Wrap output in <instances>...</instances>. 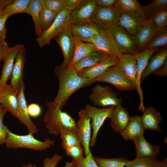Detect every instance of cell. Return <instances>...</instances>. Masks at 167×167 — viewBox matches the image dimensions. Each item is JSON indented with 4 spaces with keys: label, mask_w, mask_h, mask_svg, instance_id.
I'll use <instances>...</instances> for the list:
<instances>
[{
    "label": "cell",
    "mask_w": 167,
    "mask_h": 167,
    "mask_svg": "<svg viewBox=\"0 0 167 167\" xmlns=\"http://www.w3.org/2000/svg\"><path fill=\"white\" fill-rule=\"evenodd\" d=\"M22 45L17 44L8 49L3 59V64L0 78V85L6 84L10 79L16 57Z\"/></svg>",
    "instance_id": "22"
},
{
    "label": "cell",
    "mask_w": 167,
    "mask_h": 167,
    "mask_svg": "<svg viewBox=\"0 0 167 167\" xmlns=\"http://www.w3.org/2000/svg\"><path fill=\"white\" fill-rule=\"evenodd\" d=\"M131 117L127 109L121 104L115 107L109 118L113 131L121 133L127 126Z\"/></svg>",
    "instance_id": "21"
},
{
    "label": "cell",
    "mask_w": 167,
    "mask_h": 167,
    "mask_svg": "<svg viewBox=\"0 0 167 167\" xmlns=\"http://www.w3.org/2000/svg\"><path fill=\"white\" fill-rule=\"evenodd\" d=\"M146 21L158 30L166 29L167 7L163 8L148 18Z\"/></svg>",
    "instance_id": "34"
},
{
    "label": "cell",
    "mask_w": 167,
    "mask_h": 167,
    "mask_svg": "<svg viewBox=\"0 0 167 167\" xmlns=\"http://www.w3.org/2000/svg\"><path fill=\"white\" fill-rule=\"evenodd\" d=\"M4 143L8 148L17 149L26 148L34 150L43 151L55 144V141L49 138L43 141L35 139L31 133L19 135L14 134L9 130Z\"/></svg>",
    "instance_id": "3"
},
{
    "label": "cell",
    "mask_w": 167,
    "mask_h": 167,
    "mask_svg": "<svg viewBox=\"0 0 167 167\" xmlns=\"http://www.w3.org/2000/svg\"><path fill=\"white\" fill-rule=\"evenodd\" d=\"M135 147L136 157H149L156 158L160 152V147L150 143L142 135L133 139Z\"/></svg>",
    "instance_id": "25"
},
{
    "label": "cell",
    "mask_w": 167,
    "mask_h": 167,
    "mask_svg": "<svg viewBox=\"0 0 167 167\" xmlns=\"http://www.w3.org/2000/svg\"><path fill=\"white\" fill-rule=\"evenodd\" d=\"M72 33L75 40V50L72 61L67 66L69 68L72 67L90 53L96 50L92 44L82 41L75 34Z\"/></svg>",
    "instance_id": "29"
},
{
    "label": "cell",
    "mask_w": 167,
    "mask_h": 167,
    "mask_svg": "<svg viewBox=\"0 0 167 167\" xmlns=\"http://www.w3.org/2000/svg\"><path fill=\"white\" fill-rule=\"evenodd\" d=\"M2 11L3 10H0V15H1V14H2Z\"/></svg>",
    "instance_id": "58"
},
{
    "label": "cell",
    "mask_w": 167,
    "mask_h": 167,
    "mask_svg": "<svg viewBox=\"0 0 167 167\" xmlns=\"http://www.w3.org/2000/svg\"><path fill=\"white\" fill-rule=\"evenodd\" d=\"M145 130L140 120V117L136 115L131 116L130 121L125 129L121 133L125 140H131L143 135Z\"/></svg>",
    "instance_id": "31"
},
{
    "label": "cell",
    "mask_w": 167,
    "mask_h": 167,
    "mask_svg": "<svg viewBox=\"0 0 167 167\" xmlns=\"http://www.w3.org/2000/svg\"><path fill=\"white\" fill-rule=\"evenodd\" d=\"M111 56L102 52L93 51L81 59L72 67L78 73L81 71L92 67Z\"/></svg>",
    "instance_id": "28"
},
{
    "label": "cell",
    "mask_w": 167,
    "mask_h": 167,
    "mask_svg": "<svg viewBox=\"0 0 167 167\" xmlns=\"http://www.w3.org/2000/svg\"><path fill=\"white\" fill-rule=\"evenodd\" d=\"M54 38L62 49L63 61L62 64L67 66L71 63L74 53L75 40L74 36L70 28H65Z\"/></svg>",
    "instance_id": "11"
},
{
    "label": "cell",
    "mask_w": 167,
    "mask_h": 167,
    "mask_svg": "<svg viewBox=\"0 0 167 167\" xmlns=\"http://www.w3.org/2000/svg\"><path fill=\"white\" fill-rule=\"evenodd\" d=\"M25 88L24 83L23 82L18 93L15 117L18 118L21 123L27 127L29 133L33 135L38 133V131L28 114V106L24 95Z\"/></svg>",
    "instance_id": "13"
},
{
    "label": "cell",
    "mask_w": 167,
    "mask_h": 167,
    "mask_svg": "<svg viewBox=\"0 0 167 167\" xmlns=\"http://www.w3.org/2000/svg\"><path fill=\"white\" fill-rule=\"evenodd\" d=\"M14 0H0V10H4L6 6Z\"/></svg>",
    "instance_id": "52"
},
{
    "label": "cell",
    "mask_w": 167,
    "mask_h": 167,
    "mask_svg": "<svg viewBox=\"0 0 167 167\" xmlns=\"http://www.w3.org/2000/svg\"><path fill=\"white\" fill-rule=\"evenodd\" d=\"M78 115L79 118L76 122V132L86 156L91 151L90 144L92 137L91 119L85 108L79 110Z\"/></svg>",
    "instance_id": "10"
},
{
    "label": "cell",
    "mask_w": 167,
    "mask_h": 167,
    "mask_svg": "<svg viewBox=\"0 0 167 167\" xmlns=\"http://www.w3.org/2000/svg\"><path fill=\"white\" fill-rule=\"evenodd\" d=\"M44 122L49 133L56 136L63 130L76 132L75 120L66 112L59 108L48 109L44 114Z\"/></svg>",
    "instance_id": "2"
},
{
    "label": "cell",
    "mask_w": 167,
    "mask_h": 167,
    "mask_svg": "<svg viewBox=\"0 0 167 167\" xmlns=\"http://www.w3.org/2000/svg\"><path fill=\"white\" fill-rule=\"evenodd\" d=\"M167 0H154L145 6H141L143 13L146 18L160 10L167 7Z\"/></svg>",
    "instance_id": "39"
},
{
    "label": "cell",
    "mask_w": 167,
    "mask_h": 167,
    "mask_svg": "<svg viewBox=\"0 0 167 167\" xmlns=\"http://www.w3.org/2000/svg\"><path fill=\"white\" fill-rule=\"evenodd\" d=\"M5 42V40H3L0 38V45H1Z\"/></svg>",
    "instance_id": "56"
},
{
    "label": "cell",
    "mask_w": 167,
    "mask_h": 167,
    "mask_svg": "<svg viewBox=\"0 0 167 167\" xmlns=\"http://www.w3.org/2000/svg\"><path fill=\"white\" fill-rule=\"evenodd\" d=\"M164 161V166L163 167H167V159L166 158H165V160L163 161Z\"/></svg>",
    "instance_id": "55"
},
{
    "label": "cell",
    "mask_w": 167,
    "mask_h": 167,
    "mask_svg": "<svg viewBox=\"0 0 167 167\" xmlns=\"http://www.w3.org/2000/svg\"><path fill=\"white\" fill-rule=\"evenodd\" d=\"M70 29L81 41L99 35L105 31L91 21L71 24Z\"/></svg>",
    "instance_id": "23"
},
{
    "label": "cell",
    "mask_w": 167,
    "mask_h": 167,
    "mask_svg": "<svg viewBox=\"0 0 167 167\" xmlns=\"http://www.w3.org/2000/svg\"><path fill=\"white\" fill-rule=\"evenodd\" d=\"M6 112L0 103V145L4 143L9 130L7 127L4 125L3 122Z\"/></svg>",
    "instance_id": "43"
},
{
    "label": "cell",
    "mask_w": 167,
    "mask_h": 167,
    "mask_svg": "<svg viewBox=\"0 0 167 167\" xmlns=\"http://www.w3.org/2000/svg\"><path fill=\"white\" fill-rule=\"evenodd\" d=\"M118 65L127 79L137 88V61L135 55L123 54L119 59Z\"/></svg>",
    "instance_id": "18"
},
{
    "label": "cell",
    "mask_w": 167,
    "mask_h": 167,
    "mask_svg": "<svg viewBox=\"0 0 167 167\" xmlns=\"http://www.w3.org/2000/svg\"><path fill=\"white\" fill-rule=\"evenodd\" d=\"M66 154L74 160L83 157V149L81 144L76 145L70 147L65 150Z\"/></svg>",
    "instance_id": "44"
},
{
    "label": "cell",
    "mask_w": 167,
    "mask_h": 167,
    "mask_svg": "<svg viewBox=\"0 0 167 167\" xmlns=\"http://www.w3.org/2000/svg\"><path fill=\"white\" fill-rule=\"evenodd\" d=\"M83 0H65V9L72 11L82 2Z\"/></svg>",
    "instance_id": "48"
},
{
    "label": "cell",
    "mask_w": 167,
    "mask_h": 167,
    "mask_svg": "<svg viewBox=\"0 0 167 167\" xmlns=\"http://www.w3.org/2000/svg\"><path fill=\"white\" fill-rule=\"evenodd\" d=\"M65 167H76L73 162L71 161L70 162H66V163Z\"/></svg>",
    "instance_id": "53"
},
{
    "label": "cell",
    "mask_w": 167,
    "mask_h": 167,
    "mask_svg": "<svg viewBox=\"0 0 167 167\" xmlns=\"http://www.w3.org/2000/svg\"><path fill=\"white\" fill-rule=\"evenodd\" d=\"M45 7L58 14L65 9V0H44Z\"/></svg>",
    "instance_id": "42"
},
{
    "label": "cell",
    "mask_w": 167,
    "mask_h": 167,
    "mask_svg": "<svg viewBox=\"0 0 167 167\" xmlns=\"http://www.w3.org/2000/svg\"><path fill=\"white\" fill-rule=\"evenodd\" d=\"M30 0H14L2 11L10 17L16 14H28V6Z\"/></svg>",
    "instance_id": "32"
},
{
    "label": "cell",
    "mask_w": 167,
    "mask_h": 167,
    "mask_svg": "<svg viewBox=\"0 0 167 167\" xmlns=\"http://www.w3.org/2000/svg\"><path fill=\"white\" fill-rule=\"evenodd\" d=\"M60 135L61 140V146L65 150L72 146L81 144L75 131L63 130Z\"/></svg>",
    "instance_id": "35"
},
{
    "label": "cell",
    "mask_w": 167,
    "mask_h": 167,
    "mask_svg": "<svg viewBox=\"0 0 167 167\" xmlns=\"http://www.w3.org/2000/svg\"><path fill=\"white\" fill-rule=\"evenodd\" d=\"M150 58L147 66L141 74V83L146 78L159 69L167 60V49L158 50Z\"/></svg>",
    "instance_id": "27"
},
{
    "label": "cell",
    "mask_w": 167,
    "mask_h": 167,
    "mask_svg": "<svg viewBox=\"0 0 167 167\" xmlns=\"http://www.w3.org/2000/svg\"><path fill=\"white\" fill-rule=\"evenodd\" d=\"M28 110L29 116L32 118H36L41 114L42 109L41 106L36 103H31L28 106Z\"/></svg>",
    "instance_id": "46"
},
{
    "label": "cell",
    "mask_w": 167,
    "mask_h": 167,
    "mask_svg": "<svg viewBox=\"0 0 167 167\" xmlns=\"http://www.w3.org/2000/svg\"><path fill=\"white\" fill-rule=\"evenodd\" d=\"M62 156L57 153L50 157H47L43 161V167H55L62 160Z\"/></svg>",
    "instance_id": "45"
},
{
    "label": "cell",
    "mask_w": 167,
    "mask_h": 167,
    "mask_svg": "<svg viewBox=\"0 0 167 167\" xmlns=\"http://www.w3.org/2000/svg\"><path fill=\"white\" fill-rule=\"evenodd\" d=\"M82 41L92 43L94 46L96 50L118 59L123 54L119 51L107 34L106 30L99 35Z\"/></svg>",
    "instance_id": "12"
},
{
    "label": "cell",
    "mask_w": 167,
    "mask_h": 167,
    "mask_svg": "<svg viewBox=\"0 0 167 167\" xmlns=\"http://www.w3.org/2000/svg\"><path fill=\"white\" fill-rule=\"evenodd\" d=\"M58 14L46 8L42 11L41 18V27L42 32L48 28L53 23Z\"/></svg>",
    "instance_id": "40"
},
{
    "label": "cell",
    "mask_w": 167,
    "mask_h": 167,
    "mask_svg": "<svg viewBox=\"0 0 167 167\" xmlns=\"http://www.w3.org/2000/svg\"><path fill=\"white\" fill-rule=\"evenodd\" d=\"M21 167H37L36 165L31 164H28L25 165Z\"/></svg>",
    "instance_id": "54"
},
{
    "label": "cell",
    "mask_w": 167,
    "mask_h": 167,
    "mask_svg": "<svg viewBox=\"0 0 167 167\" xmlns=\"http://www.w3.org/2000/svg\"><path fill=\"white\" fill-rule=\"evenodd\" d=\"M115 107L114 106H110L100 108L95 105L92 106L89 104L86 105L85 108L92 120L91 126L92 130V134L90 147L92 148L94 146L100 129L105 120L110 118Z\"/></svg>",
    "instance_id": "8"
},
{
    "label": "cell",
    "mask_w": 167,
    "mask_h": 167,
    "mask_svg": "<svg viewBox=\"0 0 167 167\" xmlns=\"http://www.w3.org/2000/svg\"><path fill=\"white\" fill-rule=\"evenodd\" d=\"M122 12L114 6L107 7L97 6L91 22L106 30L110 27L117 24Z\"/></svg>",
    "instance_id": "9"
},
{
    "label": "cell",
    "mask_w": 167,
    "mask_h": 167,
    "mask_svg": "<svg viewBox=\"0 0 167 167\" xmlns=\"http://www.w3.org/2000/svg\"><path fill=\"white\" fill-rule=\"evenodd\" d=\"M26 58L25 49L24 45L22 44L16 57L10 78V85L18 94L24 82V69Z\"/></svg>",
    "instance_id": "15"
},
{
    "label": "cell",
    "mask_w": 167,
    "mask_h": 167,
    "mask_svg": "<svg viewBox=\"0 0 167 167\" xmlns=\"http://www.w3.org/2000/svg\"><path fill=\"white\" fill-rule=\"evenodd\" d=\"M54 71L58 79L59 87L54 100L45 104L49 109L59 108L62 109L73 93L78 89L90 85L95 82L94 79L79 75L73 68H69L62 64L56 66Z\"/></svg>",
    "instance_id": "1"
},
{
    "label": "cell",
    "mask_w": 167,
    "mask_h": 167,
    "mask_svg": "<svg viewBox=\"0 0 167 167\" xmlns=\"http://www.w3.org/2000/svg\"><path fill=\"white\" fill-rule=\"evenodd\" d=\"M106 31L122 54L127 53L136 54L138 52L134 40L133 36L118 25H113Z\"/></svg>",
    "instance_id": "6"
},
{
    "label": "cell",
    "mask_w": 167,
    "mask_h": 167,
    "mask_svg": "<svg viewBox=\"0 0 167 167\" xmlns=\"http://www.w3.org/2000/svg\"><path fill=\"white\" fill-rule=\"evenodd\" d=\"M71 12L65 9L58 13L54 21L47 30L42 32L41 36L36 38L39 46L43 48L49 45L51 40L63 29L70 28Z\"/></svg>",
    "instance_id": "5"
},
{
    "label": "cell",
    "mask_w": 167,
    "mask_h": 167,
    "mask_svg": "<svg viewBox=\"0 0 167 167\" xmlns=\"http://www.w3.org/2000/svg\"><path fill=\"white\" fill-rule=\"evenodd\" d=\"M140 117L142 124L145 130H150L161 132L159 124L162 120L160 113L154 108L150 107L145 108Z\"/></svg>",
    "instance_id": "26"
},
{
    "label": "cell",
    "mask_w": 167,
    "mask_h": 167,
    "mask_svg": "<svg viewBox=\"0 0 167 167\" xmlns=\"http://www.w3.org/2000/svg\"><path fill=\"white\" fill-rule=\"evenodd\" d=\"M164 161L156 158L136 157L133 160H128L125 167H163Z\"/></svg>",
    "instance_id": "33"
},
{
    "label": "cell",
    "mask_w": 167,
    "mask_h": 167,
    "mask_svg": "<svg viewBox=\"0 0 167 167\" xmlns=\"http://www.w3.org/2000/svg\"><path fill=\"white\" fill-rule=\"evenodd\" d=\"M9 48L6 41L0 45V62L3 61L5 55Z\"/></svg>",
    "instance_id": "51"
},
{
    "label": "cell",
    "mask_w": 167,
    "mask_h": 167,
    "mask_svg": "<svg viewBox=\"0 0 167 167\" xmlns=\"http://www.w3.org/2000/svg\"><path fill=\"white\" fill-rule=\"evenodd\" d=\"M44 0H30L28 6V14L32 18L36 35L40 37L42 33L41 27V18L42 11L45 7Z\"/></svg>",
    "instance_id": "30"
},
{
    "label": "cell",
    "mask_w": 167,
    "mask_h": 167,
    "mask_svg": "<svg viewBox=\"0 0 167 167\" xmlns=\"http://www.w3.org/2000/svg\"><path fill=\"white\" fill-rule=\"evenodd\" d=\"M167 44V29L157 30L145 49L156 48L164 47Z\"/></svg>",
    "instance_id": "36"
},
{
    "label": "cell",
    "mask_w": 167,
    "mask_h": 167,
    "mask_svg": "<svg viewBox=\"0 0 167 167\" xmlns=\"http://www.w3.org/2000/svg\"><path fill=\"white\" fill-rule=\"evenodd\" d=\"M97 6L95 0H83L77 8L71 12V24L91 21Z\"/></svg>",
    "instance_id": "17"
},
{
    "label": "cell",
    "mask_w": 167,
    "mask_h": 167,
    "mask_svg": "<svg viewBox=\"0 0 167 167\" xmlns=\"http://www.w3.org/2000/svg\"><path fill=\"white\" fill-rule=\"evenodd\" d=\"M147 19L143 13H125L121 14L117 24L134 36Z\"/></svg>",
    "instance_id": "16"
},
{
    "label": "cell",
    "mask_w": 167,
    "mask_h": 167,
    "mask_svg": "<svg viewBox=\"0 0 167 167\" xmlns=\"http://www.w3.org/2000/svg\"><path fill=\"white\" fill-rule=\"evenodd\" d=\"M153 74L155 75L161 76H167V60L159 69Z\"/></svg>",
    "instance_id": "50"
},
{
    "label": "cell",
    "mask_w": 167,
    "mask_h": 167,
    "mask_svg": "<svg viewBox=\"0 0 167 167\" xmlns=\"http://www.w3.org/2000/svg\"><path fill=\"white\" fill-rule=\"evenodd\" d=\"M159 49L147 48L135 55L137 61L136 90L138 91L140 99L139 109L140 110H143L145 108L143 103V96L141 87V75L147 66L151 57Z\"/></svg>",
    "instance_id": "14"
},
{
    "label": "cell",
    "mask_w": 167,
    "mask_h": 167,
    "mask_svg": "<svg viewBox=\"0 0 167 167\" xmlns=\"http://www.w3.org/2000/svg\"><path fill=\"white\" fill-rule=\"evenodd\" d=\"M72 161L76 167H99L96 162L91 151L85 157Z\"/></svg>",
    "instance_id": "41"
},
{
    "label": "cell",
    "mask_w": 167,
    "mask_h": 167,
    "mask_svg": "<svg viewBox=\"0 0 167 167\" xmlns=\"http://www.w3.org/2000/svg\"><path fill=\"white\" fill-rule=\"evenodd\" d=\"M1 98L0 103L6 111L15 117L18 102V94L7 84L0 85Z\"/></svg>",
    "instance_id": "20"
},
{
    "label": "cell",
    "mask_w": 167,
    "mask_h": 167,
    "mask_svg": "<svg viewBox=\"0 0 167 167\" xmlns=\"http://www.w3.org/2000/svg\"><path fill=\"white\" fill-rule=\"evenodd\" d=\"M89 98L95 106L105 108L115 107L121 104L122 99L117 97L118 94L108 85L97 84L92 87Z\"/></svg>",
    "instance_id": "4"
},
{
    "label": "cell",
    "mask_w": 167,
    "mask_h": 167,
    "mask_svg": "<svg viewBox=\"0 0 167 167\" xmlns=\"http://www.w3.org/2000/svg\"><path fill=\"white\" fill-rule=\"evenodd\" d=\"M1 89L0 86V103L1 101Z\"/></svg>",
    "instance_id": "57"
},
{
    "label": "cell",
    "mask_w": 167,
    "mask_h": 167,
    "mask_svg": "<svg viewBox=\"0 0 167 167\" xmlns=\"http://www.w3.org/2000/svg\"><path fill=\"white\" fill-rule=\"evenodd\" d=\"M97 6L104 7L114 6L117 0H95Z\"/></svg>",
    "instance_id": "49"
},
{
    "label": "cell",
    "mask_w": 167,
    "mask_h": 167,
    "mask_svg": "<svg viewBox=\"0 0 167 167\" xmlns=\"http://www.w3.org/2000/svg\"><path fill=\"white\" fill-rule=\"evenodd\" d=\"M158 30L146 21L133 36L138 53L144 49L155 32Z\"/></svg>",
    "instance_id": "24"
},
{
    "label": "cell",
    "mask_w": 167,
    "mask_h": 167,
    "mask_svg": "<svg viewBox=\"0 0 167 167\" xmlns=\"http://www.w3.org/2000/svg\"><path fill=\"white\" fill-rule=\"evenodd\" d=\"M94 158L99 167H125L128 161L122 157L107 158L95 157Z\"/></svg>",
    "instance_id": "38"
},
{
    "label": "cell",
    "mask_w": 167,
    "mask_h": 167,
    "mask_svg": "<svg viewBox=\"0 0 167 167\" xmlns=\"http://www.w3.org/2000/svg\"><path fill=\"white\" fill-rule=\"evenodd\" d=\"M118 61V59L110 56L92 67L81 71L78 74L82 77L94 79L102 75L110 67L117 65Z\"/></svg>",
    "instance_id": "19"
},
{
    "label": "cell",
    "mask_w": 167,
    "mask_h": 167,
    "mask_svg": "<svg viewBox=\"0 0 167 167\" xmlns=\"http://www.w3.org/2000/svg\"><path fill=\"white\" fill-rule=\"evenodd\" d=\"M114 6L125 13H143L136 0H117Z\"/></svg>",
    "instance_id": "37"
},
{
    "label": "cell",
    "mask_w": 167,
    "mask_h": 167,
    "mask_svg": "<svg viewBox=\"0 0 167 167\" xmlns=\"http://www.w3.org/2000/svg\"><path fill=\"white\" fill-rule=\"evenodd\" d=\"M9 17L7 14L3 13V11L0 15V38L4 40H5L6 37L7 31V28L5 24L7 19Z\"/></svg>",
    "instance_id": "47"
},
{
    "label": "cell",
    "mask_w": 167,
    "mask_h": 167,
    "mask_svg": "<svg viewBox=\"0 0 167 167\" xmlns=\"http://www.w3.org/2000/svg\"><path fill=\"white\" fill-rule=\"evenodd\" d=\"M94 80L95 82H104L111 84L120 91L136 90V87L125 77L118 63L109 68Z\"/></svg>",
    "instance_id": "7"
}]
</instances>
